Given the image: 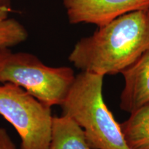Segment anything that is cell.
I'll return each mask as SVG.
<instances>
[{"label":"cell","mask_w":149,"mask_h":149,"mask_svg":"<svg viewBox=\"0 0 149 149\" xmlns=\"http://www.w3.org/2000/svg\"><path fill=\"white\" fill-rule=\"evenodd\" d=\"M149 51V8L135 10L98 27L84 37L68 57L81 71L115 74Z\"/></svg>","instance_id":"6da1fadb"},{"label":"cell","mask_w":149,"mask_h":149,"mask_svg":"<svg viewBox=\"0 0 149 149\" xmlns=\"http://www.w3.org/2000/svg\"><path fill=\"white\" fill-rule=\"evenodd\" d=\"M104 76L85 71L76 75L60 106L62 115L70 117L82 128L92 149H130L120 124L104 101Z\"/></svg>","instance_id":"7a4b0ae2"},{"label":"cell","mask_w":149,"mask_h":149,"mask_svg":"<svg viewBox=\"0 0 149 149\" xmlns=\"http://www.w3.org/2000/svg\"><path fill=\"white\" fill-rule=\"evenodd\" d=\"M75 75L70 67H51L33 54L0 48V84L24 88L46 105L63 103Z\"/></svg>","instance_id":"3957f363"},{"label":"cell","mask_w":149,"mask_h":149,"mask_svg":"<svg viewBox=\"0 0 149 149\" xmlns=\"http://www.w3.org/2000/svg\"><path fill=\"white\" fill-rule=\"evenodd\" d=\"M51 108L18 86L0 84V115L17 132L20 149H49L53 118Z\"/></svg>","instance_id":"277c9868"},{"label":"cell","mask_w":149,"mask_h":149,"mask_svg":"<svg viewBox=\"0 0 149 149\" xmlns=\"http://www.w3.org/2000/svg\"><path fill=\"white\" fill-rule=\"evenodd\" d=\"M63 3L70 24L97 27L124 14L149 8V0H63Z\"/></svg>","instance_id":"5b68a950"},{"label":"cell","mask_w":149,"mask_h":149,"mask_svg":"<svg viewBox=\"0 0 149 149\" xmlns=\"http://www.w3.org/2000/svg\"><path fill=\"white\" fill-rule=\"evenodd\" d=\"M125 86L120 96V107L132 113L149 104V51L121 72Z\"/></svg>","instance_id":"8992f818"},{"label":"cell","mask_w":149,"mask_h":149,"mask_svg":"<svg viewBox=\"0 0 149 149\" xmlns=\"http://www.w3.org/2000/svg\"><path fill=\"white\" fill-rule=\"evenodd\" d=\"M49 149H92L82 128L66 115L53 117Z\"/></svg>","instance_id":"52a82bcc"},{"label":"cell","mask_w":149,"mask_h":149,"mask_svg":"<svg viewBox=\"0 0 149 149\" xmlns=\"http://www.w3.org/2000/svg\"><path fill=\"white\" fill-rule=\"evenodd\" d=\"M120 125L130 149H149V104L130 113Z\"/></svg>","instance_id":"ba28073f"},{"label":"cell","mask_w":149,"mask_h":149,"mask_svg":"<svg viewBox=\"0 0 149 149\" xmlns=\"http://www.w3.org/2000/svg\"><path fill=\"white\" fill-rule=\"evenodd\" d=\"M11 6H0V48H10L28 38L25 27L13 18L9 17Z\"/></svg>","instance_id":"9c48e42d"},{"label":"cell","mask_w":149,"mask_h":149,"mask_svg":"<svg viewBox=\"0 0 149 149\" xmlns=\"http://www.w3.org/2000/svg\"><path fill=\"white\" fill-rule=\"evenodd\" d=\"M0 149H17L7 130L0 127Z\"/></svg>","instance_id":"30bf717a"},{"label":"cell","mask_w":149,"mask_h":149,"mask_svg":"<svg viewBox=\"0 0 149 149\" xmlns=\"http://www.w3.org/2000/svg\"><path fill=\"white\" fill-rule=\"evenodd\" d=\"M0 6H11L10 0H0Z\"/></svg>","instance_id":"8fae6325"}]
</instances>
